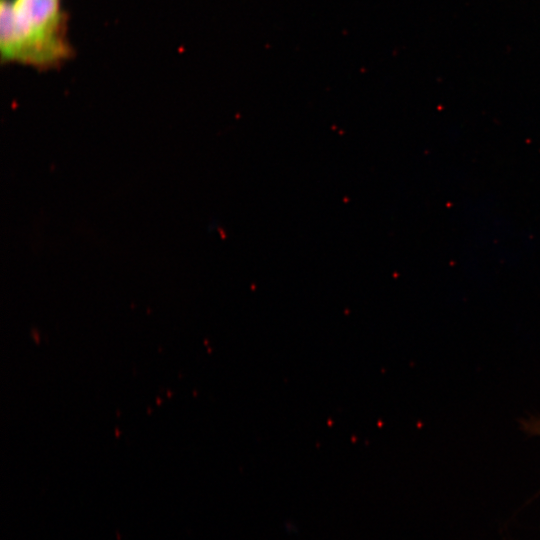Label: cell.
I'll list each match as a JSON object with an SVG mask.
<instances>
[{"label":"cell","instance_id":"1","mask_svg":"<svg viewBox=\"0 0 540 540\" xmlns=\"http://www.w3.org/2000/svg\"><path fill=\"white\" fill-rule=\"evenodd\" d=\"M67 15L61 0H0V56L39 70L71 58Z\"/></svg>","mask_w":540,"mask_h":540},{"label":"cell","instance_id":"2","mask_svg":"<svg viewBox=\"0 0 540 540\" xmlns=\"http://www.w3.org/2000/svg\"><path fill=\"white\" fill-rule=\"evenodd\" d=\"M520 428L528 436H540V416L520 419Z\"/></svg>","mask_w":540,"mask_h":540}]
</instances>
